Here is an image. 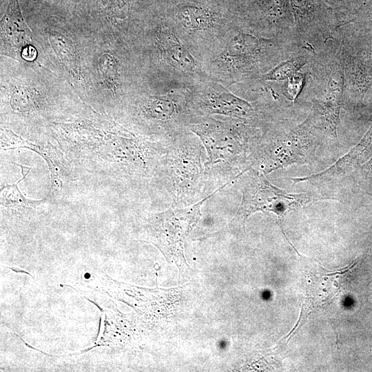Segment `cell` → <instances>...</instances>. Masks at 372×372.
<instances>
[{
  "instance_id": "obj_1",
  "label": "cell",
  "mask_w": 372,
  "mask_h": 372,
  "mask_svg": "<svg viewBox=\"0 0 372 372\" xmlns=\"http://www.w3.org/2000/svg\"><path fill=\"white\" fill-rule=\"evenodd\" d=\"M340 45V38L334 39L311 56L306 65L309 81L306 79L304 85L312 93L310 114L319 127L336 139L344 87Z\"/></svg>"
},
{
  "instance_id": "obj_2",
  "label": "cell",
  "mask_w": 372,
  "mask_h": 372,
  "mask_svg": "<svg viewBox=\"0 0 372 372\" xmlns=\"http://www.w3.org/2000/svg\"><path fill=\"white\" fill-rule=\"evenodd\" d=\"M242 193L240 205L232 220L234 224L244 225L247 218L257 211L273 213L281 224L287 212L324 198L309 193H287L273 185L256 169L248 172Z\"/></svg>"
},
{
  "instance_id": "obj_3",
  "label": "cell",
  "mask_w": 372,
  "mask_h": 372,
  "mask_svg": "<svg viewBox=\"0 0 372 372\" xmlns=\"http://www.w3.org/2000/svg\"><path fill=\"white\" fill-rule=\"evenodd\" d=\"M183 209H170L152 216L147 220L148 241L158 247L168 262L179 268L185 263L183 245L185 239L200 217V206L214 195Z\"/></svg>"
},
{
  "instance_id": "obj_4",
  "label": "cell",
  "mask_w": 372,
  "mask_h": 372,
  "mask_svg": "<svg viewBox=\"0 0 372 372\" xmlns=\"http://www.w3.org/2000/svg\"><path fill=\"white\" fill-rule=\"evenodd\" d=\"M340 55L344 74L342 103L358 107L372 86V48L340 34Z\"/></svg>"
},
{
  "instance_id": "obj_5",
  "label": "cell",
  "mask_w": 372,
  "mask_h": 372,
  "mask_svg": "<svg viewBox=\"0 0 372 372\" xmlns=\"http://www.w3.org/2000/svg\"><path fill=\"white\" fill-rule=\"evenodd\" d=\"M324 133L309 115L302 123L277 136L264 170L269 173L292 163L307 162L318 136Z\"/></svg>"
},
{
  "instance_id": "obj_6",
  "label": "cell",
  "mask_w": 372,
  "mask_h": 372,
  "mask_svg": "<svg viewBox=\"0 0 372 372\" xmlns=\"http://www.w3.org/2000/svg\"><path fill=\"white\" fill-rule=\"evenodd\" d=\"M27 148L40 155L46 162L50 174V190L48 196L58 198L63 186L68 182L73 169L63 153L50 141L34 143L15 134L10 130L1 132V149L3 150Z\"/></svg>"
},
{
  "instance_id": "obj_7",
  "label": "cell",
  "mask_w": 372,
  "mask_h": 372,
  "mask_svg": "<svg viewBox=\"0 0 372 372\" xmlns=\"http://www.w3.org/2000/svg\"><path fill=\"white\" fill-rule=\"evenodd\" d=\"M193 130L202 139L212 163L234 161L244 152V138L238 132L213 125L198 126Z\"/></svg>"
},
{
  "instance_id": "obj_8",
  "label": "cell",
  "mask_w": 372,
  "mask_h": 372,
  "mask_svg": "<svg viewBox=\"0 0 372 372\" xmlns=\"http://www.w3.org/2000/svg\"><path fill=\"white\" fill-rule=\"evenodd\" d=\"M21 168L22 178L16 183L1 187V216L10 219H19L30 214L37 213L39 209L46 203L47 197L41 200H32L25 198L19 189V183L24 180L31 170V167L23 165L14 162H10Z\"/></svg>"
},
{
  "instance_id": "obj_9",
  "label": "cell",
  "mask_w": 372,
  "mask_h": 372,
  "mask_svg": "<svg viewBox=\"0 0 372 372\" xmlns=\"http://www.w3.org/2000/svg\"><path fill=\"white\" fill-rule=\"evenodd\" d=\"M372 156V124L360 142L341 159L321 173L303 178H292L295 183L306 180H322L341 177L352 172Z\"/></svg>"
},
{
  "instance_id": "obj_10",
  "label": "cell",
  "mask_w": 372,
  "mask_h": 372,
  "mask_svg": "<svg viewBox=\"0 0 372 372\" xmlns=\"http://www.w3.org/2000/svg\"><path fill=\"white\" fill-rule=\"evenodd\" d=\"M2 25L8 41L15 48L28 43L30 32L21 16L17 0H11Z\"/></svg>"
},
{
  "instance_id": "obj_11",
  "label": "cell",
  "mask_w": 372,
  "mask_h": 372,
  "mask_svg": "<svg viewBox=\"0 0 372 372\" xmlns=\"http://www.w3.org/2000/svg\"><path fill=\"white\" fill-rule=\"evenodd\" d=\"M209 100L212 110L219 113L247 118L254 112L248 102L227 92L214 94Z\"/></svg>"
},
{
  "instance_id": "obj_12",
  "label": "cell",
  "mask_w": 372,
  "mask_h": 372,
  "mask_svg": "<svg viewBox=\"0 0 372 372\" xmlns=\"http://www.w3.org/2000/svg\"><path fill=\"white\" fill-rule=\"evenodd\" d=\"M339 30L342 36L372 48V12L342 23Z\"/></svg>"
},
{
  "instance_id": "obj_13",
  "label": "cell",
  "mask_w": 372,
  "mask_h": 372,
  "mask_svg": "<svg viewBox=\"0 0 372 372\" xmlns=\"http://www.w3.org/2000/svg\"><path fill=\"white\" fill-rule=\"evenodd\" d=\"M311 54L302 51L286 60H284L263 75L262 79L267 81H285L306 66Z\"/></svg>"
},
{
  "instance_id": "obj_14",
  "label": "cell",
  "mask_w": 372,
  "mask_h": 372,
  "mask_svg": "<svg viewBox=\"0 0 372 372\" xmlns=\"http://www.w3.org/2000/svg\"><path fill=\"white\" fill-rule=\"evenodd\" d=\"M161 45L167 57L183 68L190 70L194 61L189 52L180 45L171 32L163 33Z\"/></svg>"
},
{
  "instance_id": "obj_15",
  "label": "cell",
  "mask_w": 372,
  "mask_h": 372,
  "mask_svg": "<svg viewBox=\"0 0 372 372\" xmlns=\"http://www.w3.org/2000/svg\"><path fill=\"white\" fill-rule=\"evenodd\" d=\"M182 23L188 28H203L209 23V18L203 10L189 8H185L179 17Z\"/></svg>"
},
{
  "instance_id": "obj_16",
  "label": "cell",
  "mask_w": 372,
  "mask_h": 372,
  "mask_svg": "<svg viewBox=\"0 0 372 372\" xmlns=\"http://www.w3.org/2000/svg\"><path fill=\"white\" fill-rule=\"evenodd\" d=\"M305 82L306 74L300 72H296L285 80L282 87L283 95L287 99L294 103L302 91Z\"/></svg>"
},
{
  "instance_id": "obj_17",
  "label": "cell",
  "mask_w": 372,
  "mask_h": 372,
  "mask_svg": "<svg viewBox=\"0 0 372 372\" xmlns=\"http://www.w3.org/2000/svg\"><path fill=\"white\" fill-rule=\"evenodd\" d=\"M172 103L165 99H156L151 102L148 111L152 116L157 118H165L173 112Z\"/></svg>"
},
{
  "instance_id": "obj_18",
  "label": "cell",
  "mask_w": 372,
  "mask_h": 372,
  "mask_svg": "<svg viewBox=\"0 0 372 372\" xmlns=\"http://www.w3.org/2000/svg\"><path fill=\"white\" fill-rule=\"evenodd\" d=\"M23 52L24 59L28 60L33 59L36 54L35 50L32 47L23 49Z\"/></svg>"
}]
</instances>
